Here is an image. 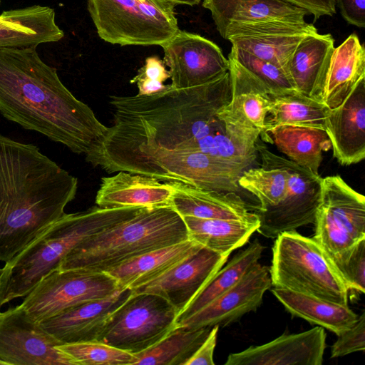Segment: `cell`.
<instances>
[{"instance_id":"6da1fadb","label":"cell","mask_w":365,"mask_h":365,"mask_svg":"<svg viewBox=\"0 0 365 365\" xmlns=\"http://www.w3.org/2000/svg\"><path fill=\"white\" fill-rule=\"evenodd\" d=\"M231 97L229 71L194 87L171 86L146 96H111L113 124L85 154L86 161L108 173L161 153L201 152L240 162L247 153V139L218 115Z\"/></svg>"},{"instance_id":"1f68e13d","label":"cell","mask_w":365,"mask_h":365,"mask_svg":"<svg viewBox=\"0 0 365 365\" xmlns=\"http://www.w3.org/2000/svg\"><path fill=\"white\" fill-rule=\"evenodd\" d=\"M263 250V245L255 240L245 250L237 252L215 273L195 299L178 315L176 325L237 284L259 263Z\"/></svg>"},{"instance_id":"44dd1931","label":"cell","mask_w":365,"mask_h":365,"mask_svg":"<svg viewBox=\"0 0 365 365\" xmlns=\"http://www.w3.org/2000/svg\"><path fill=\"white\" fill-rule=\"evenodd\" d=\"M365 78V49L355 34L334 48L326 70L312 93L330 109L339 106Z\"/></svg>"},{"instance_id":"277c9868","label":"cell","mask_w":365,"mask_h":365,"mask_svg":"<svg viewBox=\"0 0 365 365\" xmlns=\"http://www.w3.org/2000/svg\"><path fill=\"white\" fill-rule=\"evenodd\" d=\"M141 208L97 206L66 213L5 263L0 280V309L11 301L26 297L81 243L130 218Z\"/></svg>"},{"instance_id":"f35d334b","label":"cell","mask_w":365,"mask_h":365,"mask_svg":"<svg viewBox=\"0 0 365 365\" xmlns=\"http://www.w3.org/2000/svg\"><path fill=\"white\" fill-rule=\"evenodd\" d=\"M170 78V73L165 68V64L158 56H149L145 64L131 80V83H136L138 96H150L171 87L163 83Z\"/></svg>"},{"instance_id":"836d02e7","label":"cell","mask_w":365,"mask_h":365,"mask_svg":"<svg viewBox=\"0 0 365 365\" xmlns=\"http://www.w3.org/2000/svg\"><path fill=\"white\" fill-rule=\"evenodd\" d=\"M269 96L270 115L265 120L264 129L280 125L325 129L330 108L322 102L297 91Z\"/></svg>"},{"instance_id":"cb8c5ba5","label":"cell","mask_w":365,"mask_h":365,"mask_svg":"<svg viewBox=\"0 0 365 365\" xmlns=\"http://www.w3.org/2000/svg\"><path fill=\"white\" fill-rule=\"evenodd\" d=\"M64 36L53 9L40 5L4 11L0 15V48L36 46Z\"/></svg>"},{"instance_id":"ac0fdd59","label":"cell","mask_w":365,"mask_h":365,"mask_svg":"<svg viewBox=\"0 0 365 365\" xmlns=\"http://www.w3.org/2000/svg\"><path fill=\"white\" fill-rule=\"evenodd\" d=\"M324 329L317 326L283 334L259 346L230 354L225 365H322L327 346Z\"/></svg>"},{"instance_id":"b9f144b4","label":"cell","mask_w":365,"mask_h":365,"mask_svg":"<svg viewBox=\"0 0 365 365\" xmlns=\"http://www.w3.org/2000/svg\"><path fill=\"white\" fill-rule=\"evenodd\" d=\"M336 4L348 23L365 27V0H336Z\"/></svg>"},{"instance_id":"d6986e66","label":"cell","mask_w":365,"mask_h":365,"mask_svg":"<svg viewBox=\"0 0 365 365\" xmlns=\"http://www.w3.org/2000/svg\"><path fill=\"white\" fill-rule=\"evenodd\" d=\"M119 287L110 295L90 301L40 322L61 344L97 341L109 318L132 294Z\"/></svg>"},{"instance_id":"60d3db41","label":"cell","mask_w":365,"mask_h":365,"mask_svg":"<svg viewBox=\"0 0 365 365\" xmlns=\"http://www.w3.org/2000/svg\"><path fill=\"white\" fill-rule=\"evenodd\" d=\"M219 326L212 327L208 336L185 365H215L214 350L217 344Z\"/></svg>"},{"instance_id":"ffe728a7","label":"cell","mask_w":365,"mask_h":365,"mask_svg":"<svg viewBox=\"0 0 365 365\" xmlns=\"http://www.w3.org/2000/svg\"><path fill=\"white\" fill-rule=\"evenodd\" d=\"M325 131L333 155L342 165H350L365 158V78L352 88L344 101L330 109Z\"/></svg>"},{"instance_id":"9c48e42d","label":"cell","mask_w":365,"mask_h":365,"mask_svg":"<svg viewBox=\"0 0 365 365\" xmlns=\"http://www.w3.org/2000/svg\"><path fill=\"white\" fill-rule=\"evenodd\" d=\"M256 150L262 163L278 165L287 173L286 191L282 200L276 205L256 212L259 220L257 231L266 237L275 239L284 232L296 231L302 226L314 223L321 202L322 178L271 152L259 139Z\"/></svg>"},{"instance_id":"74e56055","label":"cell","mask_w":365,"mask_h":365,"mask_svg":"<svg viewBox=\"0 0 365 365\" xmlns=\"http://www.w3.org/2000/svg\"><path fill=\"white\" fill-rule=\"evenodd\" d=\"M349 290L365 292V238L351 247L329 255Z\"/></svg>"},{"instance_id":"4dcf8cb0","label":"cell","mask_w":365,"mask_h":365,"mask_svg":"<svg viewBox=\"0 0 365 365\" xmlns=\"http://www.w3.org/2000/svg\"><path fill=\"white\" fill-rule=\"evenodd\" d=\"M334 48V39L330 34L317 32L299 42L288 66L289 76L297 91L311 97L326 70Z\"/></svg>"},{"instance_id":"3957f363","label":"cell","mask_w":365,"mask_h":365,"mask_svg":"<svg viewBox=\"0 0 365 365\" xmlns=\"http://www.w3.org/2000/svg\"><path fill=\"white\" fill-rule=\"evenodd\" d=\"M78 180L32 144L0 134V261L9 262L66 214Z\"/></svg>"},{"instance_id":"e0dca14e","label":"cell","mask_w":365,"mask_h":365,"mask_svg":"<svg viewBox=\"0 0 365 365\" xmlns=\"http://www.w3.org/2000/svg\"><path fill=\"white\" fill-rule=\"evenodd\" d=\"M272 287L269 268L257 263L237 284L176 326L225 327L255 312Z\"/></svg>"},{"instance_id":"603a6c76","label":"cell","mask_w":365,"mask_h":365,"mask_svg":"<svg viewBox=\"0 0 365 365\" xmlns=\"http://www.w3.org/2000/svg\"><path fill=\"white\" fill-rule=\"evenodd\" d=\"M101 178L96 197L100 207H152L169 205L173 193L170 182L143 175L119 171Z\"/></svg>"},{"instance_id":"7402d4cb","label":"cell","mask_w":365,"mask_h":365,"mask_svg":"<svg viewBox=\"0 0 365 365\" xmlns=\"http://www.w3.org/2000/svg\"><path fill=\"white\" fill-rule=\"evenodd\" d=\"M170 182L174 190L169 205L181 217L259 220L255 208L237 193L206 190L177 181Z\"/></svg>"},{"instance_id":"5b68a950","label":"cell","mask_w":365,"mask_h":365,"mask_svg":"<svg viewBox=\"0 0 365 365\" xmlns=\"http://www.w3.org/2000/svg\"><path fill=\"white\" fill-rule=\"evenodd\" d=\"M187 240L185 222L170 205L142 207L130 218L81 243L58 268L106 273L140 255Z\"/></svg>"},{"instance_id":"8d00e7d4","label":"cell","mask_w":365,"mask_h":365,"mask_svg":"<svg viewBox=\"0 0 365 365\" xmlns=\"http://www.w3.org/2000/svg\"><path fill=\"white\" fill-rule=\"evenodd\" d=\"M229 56L259 80L267 87L269 94L296 91L289 76L276 65L235 46H232Z\"/></svg>"},{"instance_id":"4316f807","label":"cell","mask_w":365,"mask_h":365,"mask_svg":"<svg viewBox=\"0 0 365 365\" xmlns=\"http://www.w3.org/2000/svg\"><path fill=\"white\" fill-rule=\"evenodd\" d=\"M202 247L189 239L140 255L106 273L119 287L133 289L163 275Z\"/></svg>"},{"instance_id":"e575fe53","label":"cell","mask_w":365,"mask_h":365,"mask_svg":"<svg viewBox=\"0 0 365 365\" xmlns=\"http://www.w3.org/2000/svg\"><path fill=\"white\" fill-rule=\"evenodd\" d=\"M287 173L281 167L262 163V167L250 168L240 176L238 184L250 192L259 202V211L276 205L283 198L287 187Z\"/></svg>"},{"instance_id":"52a82bcc","label":"cell","mask_w":365,"mask_h":365,"mask_svg":"<svg viewBox=\"0 0 365 365\" xmlns=\"http://www.w3.org/2000/svg\"><path fill=\"white\" fill-rule=\"evenodd\" d=\"M101 38L120 46H161L180 29L175 5L162 0H87Z\"/></svg>"},{"instance_id":"8fae6325","label":"cell","mask_w":365,"mask_h":365,"mask_svg":"<svg viewBox=\"0 0 365 365\" xmlns=\"http://www.w3.org/2000/svg\"><path fill=\"white\" fill-rule=\"evenodd\" d=\"M118 287L108 273L56 268L45 275L20 304L40 322L83 303L106 297Z\"/></svg>"},{"instance_id":"4fadbf2b","label":"cell","mask_w":365,"mask_h":365,"mask_svg":"<svg viewBox=\"0 0 365 365\" xmlns=\"http://www.w3.org/2000/svg\"><path fill=\"white\" fill-rule=\"evenodd\" d=\"M59 344L21 304L0 310V360L7 365H73Z\"/></svg>"},{"instance_id":"d6a6232c","label":"cell","mask_w":365,"mask_h":365,"mask_svg":"<svg viewBox=\"0 0 365 365\" xmlns=\"http://www.w3.org/2000/svg\"><path fill=\"white\" fill-rule=\"evenodd\" d=\"M212 327L176 326L149 349L133 354L132 365H185L208 336Z\"/></svg>"},{"instance_id":"5bb4252c","label":"cell","mask_w":365,"mask_h":365,"mask_svg":"<svg viewBox=\"0 0 365 365\" xmlns=\"http://www.w3.org/2000/svg\"><path fill=\"white\" fill-rule=\"evenodd\" d=\"M317 32L306 21L266 20L231 24L220 36L232 46L276 65L289 76V63L297 45Z\"/></svg>"},{"instance_id":"f6af8a7d","label":"cell","mask_w":365,"mask_h":365,"mask_svg":"<svg viewBox=\"0 0 365 365\" xmlns=\"http://www.w3.org/2000/svg\"><path fill=\"white\" fill-rule=\"evenodd\" d=\"M0 365H7L4 361L0 360Z\"/></svg>"},{"instance_id":"ab89813d","label":"cell","mask_w":365,"mask_h":365,"mask_svg":"<svg viewBox=\"0 0 365 365\" xmlns=\"http://www.w3.org/2000/svg\"><path fill=\"white\" fill-rule=\"evenodd\" d=\"M331 346V358H338L365 349V313L347 329L337 334Z\"/></svg>"},{"instance_id":"ba28073f","label":"cell","mask_w":365,"mask_h":365,"mask_svg":"<svg viewBox=\"0 0 365 365\" xmlns=\"http://www.w3.org/2000/svg\"><path fill=\"white\" fill-rule=\"evenodd\" d=\"M247 165L201 152L161 153L138 158L119 166L125 171L177 181L206 190L239 193L238 180Z\"/></svg>"},{"instance_id":"7dc6e473","label":"cell","mask_w":365,"mask_h":365,"mask_svg":"<svg viewBox=\"0 0 365 365\" xmlns=\"http://www.w3.org/2000/svg\"><path fill=\"white\" fill-rule=\"evenodd\" d=\"M1 0H0V4H1Z\"/></svg>"},{"instance_id":"d4e9b609","label":"cell","mask_w":365,"mask_h":365,"mask_svg":"<svg viewBox=\"0 0 365 365\" xmlns=\"http://www.w3.org/2000/svg\"><path fill=\"white\" fill-rule=\"evenodd\" d=\"M232 97L222 111L227 116L261 133L269 108L267 87L235 59L228 56Z\"/></svg>"},{"instance_id":"30bf717a","label":"cell","mask_w":365,"mask_h":365,"mask_svg":"<svg viewBox=\"0 0 365 365\" xmlns=\"http://www.w3.org/2000/svg\"><path fill=\"white\" fill-rule=\"evenodd\" d=\"M178 314L160 296L133 293L109 318L97 341L131 354L139 353L175 328Z\"/></svg>"},{"instance_id":"d590c367","label":"cell","mask_w":365,"mask_h":365,"mask_svg":"<svg viewBox=\"0 0 365 365\" xmlns=\"http://www.w3.org/2000/svg\"><path fill=\"white\" fill-rule=\"evenodd\" d=\"M73 365H132L133 354L98 341L59 344Z\"/></svg>"},{"instance_id":"ee69618b","label":"cell","mask_w":365,"mask_h":365,"mask_svg":"<svg viewBox=\"0 0 365 365\" xmlns=\"http://www.w3.org/2000/svg\"><path fill=\"white\" fill-rule=\"evenodd\" d=\"M166 2L171 3L174 5L177 4H186L189 6L197 5L201 0H162Z\"/></svg>"},{"instance_id":"bcb514c9","label":"cell","mask_w":365,"mask_h":365,"mask_svg":"<svg viewBox=\"0 0 365 365\" xmlns=\"http://www.w3.org/2000/svg\"><path fill=\"white\" fill-rule=\"evenodd\" d=\"M2 273H3V267L0 268V280H1V277Z\"/></svg>"},{"instance_id":"2e32d148","label":"cell","mask_w":365,"mask_h":365,"mask_svg":"<svg viewBox=\"0 0 365 365\" xmlns=\"http://www.w3.org/2000/svg\"><path fill=\"white\" fill-rule=\"evenodd\" d=\"M227 259L228 256L202 247L163 275L132 289L133 292L160 296L179 314L226 263Z\"/></svg>"},{"instance_id":"7bdbcfd3","label":"cell","mask_w":365,"mask_h":365,"mask_svg":"<svg viewBox=\"0 0 365 365\" xmlns=\"http://www.w3.org/2000/svg\"><path fill=\"white\" fill-rule=\"evenodd\" d=\"M307 11L315 20L336 13V0H284Z\"/></svg>"},{"instance_id":"8992f818","label":"cell","mask_w":365,"mask_h":365,"mask_svg":"<svg viewBox=\"0 0 365 365\" xmlns=\"http://www.w3.org/2000/svg\"><path fill=\"white\" fill-rule=\"evenodd\" d=\"M269 273L273 287L349 305V290L327 252L297 231L275 238Z\"/></svg>"},{"instance_id":"7c38bea8","label":"cell","mask_w":365,"mask_h":365,"mask_svg":"<svg viewBox=\"0 0 365 365\" xmlns=\"http://www.w3.org/2000/svg\"><path fill=\"white\" fill-rule=\"evenodd\" d=\"M314 239L329 255L365 238V197L339 175L322 180Z\"/></svg>"},{"instance_id":"7a4b0ae2","label":"cell","mask_w":365,"mask_h":365,"mask_svg":"<svg viewBox=\"0 0 365 365\" xmlns=\"http://www.w3.org/2000/svg\"><path fill=\"white\" fill-rule=\"evenodd\" d=\"M0 113L78 154H86L108 128L42 61L36 46L0 48Z\"/></svg>"},{"instance_id":"f546056e","label":"cell","mask_w":365,"mask_h":365,"mask_svg":"<svg viewBox=\"0 0 365 365\" xmlns=\"http://www.w3.org/2000/svg\"><path fill=\"white\" fill-rule=\"evenodd\" d=\"M190 240L220 255L228 256L245 245L259 226L253 221L182 217Z\"/></svg>"},{"instance_id":"484cf974","label":"cell","mask_w":365,"mask_h":365,"mask_svg":"<svg viewBox=\"0 0 365 365\" xmlns=\"http://www.w3.org/2000/svg\"><path fill=\"white\" fill-rule=\"evenodd\" d=\"M221 34L233 23L282 20L304 22L309 13L284 0H202Z\"/></svg>"},{"instance_id":"9a60e30c","label":"cell","mask_w":365,"mask_h":365,"mask_svg":"<svg viewBox=\"0 0 365 365\" xmlns=\"http://www.w3.org/2000/svg\"><path fill=\"white\" fill-rule=\"evenodd\" d=\"M160 46L174 88L200 86L229 71V61L220 48L198 34L179 29Z\"/></svg>"},{"instance_id":"83f0119b","label":"cell","mask_w":365,"mask_h":365,"mask_svg":"<svg viewBox=\"0 0 365 365\" xmlns=\"http://www.w3.org/2000/svg\"><path fill=\"white\" fill-rule=\"evenodd\" d=\"M260 135L289 160L317 175L322 152L331 148L325 130L317 128L280 125L266 128Z\"/></svg>"},{"instance_id":"f1b7e54d","label":"cell","mask_w":365,"mask_h":365,"mask_svg":"<svg viewBox=\"0 0 365 365\" xmlns=\"http://www.w3.org/2000/svg\"><path fill=\"white\" fill-rule=\"evenodd\" d=\"M272 292L293 317L325 328L336 335L349 329L359 317L349 305L278 287H273Z\"/></svg>"}]
</instances>
